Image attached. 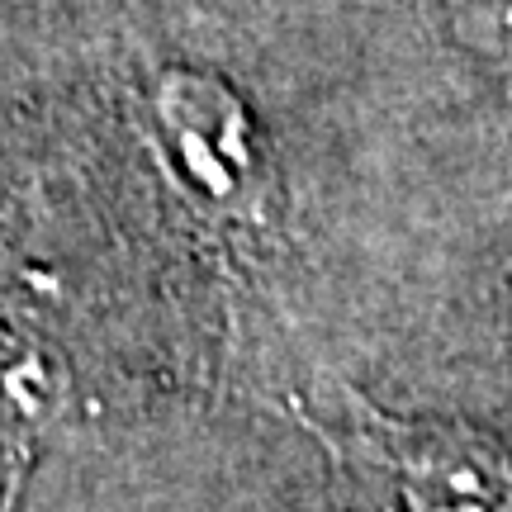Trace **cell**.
Masks as SVG:
<instances>
[{
	"label": "cell",
	"instance_id": "cell-3",
	"mask_svg": "<svg viewBox=\"0 0 512 512\" xmlns=\"http://www.w3.org/2000/svg\"><path fill=\"white\" fill-rule=\"evenodd\" d=\"M67 361L38 337L0 332V446L38 437L67 408Z\"/></svg>",
	"mask_w": 512,
	"mask_h": 512
},
{
	"label": "cell",
	"instance_id": "cell-4",
	"mask_svg": "<svg viewBox=\"0 0 512 512\" xmlns=\"http://www.w3.org/2000/svg\"><path fill=\"white\" fill-rule=\"evenodd\" d=\"M451 34L470 53L512 67V0H451Z\"/></svg>",
	"mask_w": 512,
	"mask_h": 512
},
{
	"label": "cell",
	"instance_id": "cell-2",
	"mask_svg": "<svg viewBox=\"0 0 512 512\" xmlns=\"http://www.w3.org/2000/svg\"><path fill=\"white\" fill-rule=\"evenodd\" d=\"M356 441L389 475L403 512H512V446L475 427L361 408Z\"/></svg>",
	"mask_w": 512,
	"mask_h": 512
},
{
	"label": "cell",
	"instance_id": "cell-1",
	"mask_svg": "<svg viewBox=\"0 0 512 512\" xmlns=\"http://www.w3.org/2000/svg\"><path fill=\"white\" fill-rule=\"evenodd\" d=\"M147 110L166 171L190 200L238 214L261 195L266 138L228 76L209 67H166L147 91Z\"/></svg>",
	"mask_w": 512,
	"mask_h": 512
}]
</instances>
